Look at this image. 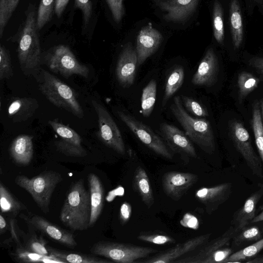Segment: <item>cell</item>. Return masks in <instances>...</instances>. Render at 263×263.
I'll return each mask as SVG.
<instances>
[{
    "label": "cell",
    "instance_id": "19",
    "mask_svg": "<svg viewBox=\"0 0 263 263\" xmlns=\"http://www.w3.org/2000/svg\"><path fill=\"white\" fill-rule=\"evenodd\" d=\"M26 221L37 230L61 245L71 248L77 245L72 233L52 223L42 216L34 215Z\"/></svg>",
    "mask_w": 263,
    "mask_h": 263
},
{
    "label": "cell",
    "instance_id": "23",
    "mask_svg": "<svg viewBox=\"0 0 263 263\" xmlns=\"http://www.w3.org/2000/svg\"><path fill=\"white\" fill-rule=\"evenodd\" d=\"M88 182L91 201V215L89 228L98 219L104 204V190L99 177L94 173L88 175Z\"/></svg>",
    "mask_w": 263,
    "mask_h": 263
},
{
    "label": "cell",
    "instance_id": "28",
    "mask_svg": "<svg viewBox=\"0 0 263 263\" xmlns=\"http://www.w3.org/2000/svg\"><path fill=\"white\" fill-rule=\"evenodd\" d=\"M50 255L62 260L64 262L70 263H108L110 260L103 259L94 255L85 254L70 253L47 246Z\"/></svg>",
    "mask_w": 263,
    "mask_h": 263
},
{
    "label": "cell",
    "instance_id": "22",
    "mask_svg": "<svg viewBox=\"0 0 263 263\" xmlns=\"http://www.w3.org/2000/svg\"><path fill=\"white\" fill-rule=\"evenodd\" d=\"M263 196V183L259 184L258 190L245 201L243 206L235 214L232 221L234 227L241 230L255 217L257 203Z\"/></svg>",
    "mask_w": 263,
    "mask_h": 263
},
{
    "label": "cell",
    "instance_id": "38",
    "mask_svg": "<svg viewBox=\"0 0 263 263\" xmlns=\"http://www.w3.org/2000/svg\"><path fill=\"white\" fill-rule=\"evenodd\" d=\"M20 0H0V37L16 10Z\"/></svg>",
    "mask_w": 263,
    "mask_h": 263
},
{
    "label": "cell",
    "instance_id": "31",
    "mask_svg": "<svg viewBox=\"0 0 263 263\" xmlns=\"http://www.w3.org/2000/svg\"><path fill=\"white\" fill-rule=\"evenodd\" d=\"M16 261L20 262H62V260L52 256H44L30 252L25 248L20 247L12 253Z\"/></svg>",
    "mask_w": 263,
    "mask_h": 263
},
{
    "label": "cell",
    "instance_id": "8",
    "mask_svg": "<svg viewBox=\"0 0 263 263\" xmlns=\"http://www.w3.org/2000/svg\"><path fill=\"white\" fill-rule=\"evenodd\" d=\"M118 115L122 122L144 145L165 159H173V155L164 141L148 126L123 111H118Z\"/></svg>",
    "mask_w": 263,
    "mask_h": 263
},
{
    "label": "cell",
    "instance_id": "15",
    "mask_svg": "<svg viewBox=\"0 0 263 263\" xmlns=\"http://www.w3.org/2000/svg\"><path fill=\"white\" fill-rule=\"evenodd\" d=\"M160 132L172 151L182 156L197 158L195 148L185 133L166 123L160 124Z\"/></svg>",
    "mask_w": 263,
    "mask_h": 263
},
{
    "label": "cell",
    "instance_id": "55",
    "mask_svg": "<svg viewBox=\"0 0 263 263\" xmlns=\"http://www.w3.org/2000/svg\"><path fill=\"white\" fill-rule=\"evenodd\" d=\"M255 3L259 5H263V0H253Z\"/></svg>",
    "mask_w": 263,
    "mask_h": 263
},
{
    "label": "cell",
    "instance_id": "18",
    "mask_svg": "<svg viewBox=\"0 0 263 263\" xmlns=\"http://www.w3.org/2000/svg\"><path fill=\"white\" fill-rule=\"evenodd\" d=\"M219 70L217 57L213 48H209L200 61L192 82L197 86H211L217 81Z\"/></svg>",
    "mask_w": 263,
    "mask_h": 263
},
{
    "label": "cell",
    "instance_id": "16",
    "mask_svg": "<svg viewBox=\"0 0 263 263\" xmlns=\"http://www.w3.org/2000/svg\"><path fill=\"white\" fill-rule=\"evenodd\" d=\"M232 184L223 183L212 187L199 189L195 193L196 198L205 206V211L211 214L230 197Z\"/></svg>",
    "mask_w": 263,
    "mask_h": 263
},
{
    "label": "cell",
    "instance_id": "1",
    "mask_svg": "<svg viewBox=\"0 0 263 263\" xmlns=\"http://www.w3.org/2000/svg\"><path fill=\"white\" fill-rule=\"evenodd\" d=\"M36 23V15L34 5L30 4L25 18L17 33V53L21 67L26 74L35 71L41 61V48Z\"/></svg>",
    "mask_w": 263,
    "mask_h": 263
},
{
    "label": "cell",
    "instance_id": "40",
    "mask_svg": "<svg viewBox=\"0 0 263 263\" xmlns=\"http://www.w3.org/2000/svg\"><path fill=\"white\" fill-rule=\"evenodd\" d=\"M13 74L9 51L3 45L0 46V79H9Z\"/></svg>",
    "mask_w": 263,
    "mask_h": 263
},
{
    "label": "cell",
    "instance_id": "46",
    "mask_svg": "<svg viewBox=\"0 0 263 263\" xmlns=\"http://www.w3.org/2000/svg\"><path fill=\"white\" fill-rule=\"evenodd\" d=\"M116 22L122 20L124 14L123 2L124 0H106Z\"/></svg>",
    "mask_w": 263,
    "mask_h": 263
},
{
    "label": "cell",
    "instance_id": "2",
    "mask_svg": "<svg viewBox=\"0 0 263 263\" xmlns=\"http://www.w3.org/2000/svg\"><path fill=\"white\" fill-rule=\"evenodd\" d=\"M91 215L90 193L84 187V180L76 181L69 189L60 214L62 222L74 231L89 228Z\"/></svg>",
    "mask_w": 263,
    "mask_h": 263
},
{
    "label": "cell",
    "instance_id": "37",
    "mask_svg": "<svg viewBox=\"0 0 263 263\" xmlns=\"http://www.w3.org/2000/svg\"><path fill=\"white\" fill-rule=\"evenodd\" d=\"M213 27L215 40L222 44L224 38L223 11L221 4L218 1H215L213 5Z\"/></svg>",
    "mask_w": 263,
    "mask_h": 263
},
{
    "label": "cell",
    "instance_id": "50",
    "mask_svg": "<svg viewBox=\"0 0 263 263\" xmlns=\"http://www.w3.org/2000/svg\"><path fill=\"white\" fill-rule=\"evenodd\" d=\"M69 0H56L55 6V14L60 17L66 9Z\"/></svg>",
    "mask_w": 263,
    "mask_h": 263
},
{
    "label": "cell",
    "instance_id": "42",
    "mask_svg": "<svg viewBox=\"0 0 263 263\" xmlns=\"http://www.w3.org/2000/svg\"><path fill=\"white\" fill-rule=\"evenodd\" d=\"M240 231L241 232L238 233L233 238L234 243L237 245L246 241L257 240L261 237L260 231L256 226L248 228L246 227Z\"/></svg>",
    "mask_w": 263,
    "mask_h": 263
},
{
    "label": "cell",
    "instance_id": "5",
    "mask_svg": "<svg viewBox=\"0 0 263 263\" xmlns=\"http://www.w3.org/2000/svg\"><path fill=\"white\" fill-rule=\"evenodd\" d=\"M62 180L63 177L59 173L47 171L31 178L25 175H18L15 177L14 182L28 192L40 209L46 214L49 211L52 194Z\"/></svg>",
    "mask_w": 263,
    "mask_h": 263
},
{
    "label": "cell",
    "instance_id": "47",
    "mask_svg": "<svg viewBox=\"0 0 263 263\" xmlns=\"http://www.w3.org/2000/svg\"><path fill=\"white\" fill-rule=\"evenodd\" d=\"M132 214V206L127 201L123 202L120 206L119 220L122 225L125 224L129 221Z\"/></svg>",
    "mask_w": 263,
    "mask_h": 263
},
{
    "label": "cell",
    "instance_id": "21",
    "mask_svg": "<svg viewBox=\"0 0 263 263\" xmlns=\"http://www.w3.org/2000/svg\"><path fill=\"white\" fill-rule=\"evenodd\" d=\"M162 40L161 33L150 24L140 30L137 37L136 49L138 65L143 64L156 51Z\"/></svg>",
    "mask_w": 263,
    "mask_h": 263
},
{
    "label": "cell",
    "instance_id": "10",
    "mask_svg": "<svg viewBox=\"0 0 263 263\" xmlns=\"http://www.w3.org/2000/svg\"><path fill=\"white\" fill-rule=\"evenodd\" d=\"M229 129L232 141L254 174L262 177L261 163L253 149L247 129L241 122L236 120L230 122Z\"/></svg>",
    "mask_w": 263,
    "mask_h": 263
},
{
    "label": "cell",
    "instance_id": "11",
    "mask_svg": "<svg viewBox=\"0 0 263 263\" xmlns=\"http://www.w3.org/2000/svg\"><path fill=\"white\" fill-rule=\"evenodd\" d=\"M48 123L60 137V139L54 142L58 152L71 157H83L87 155V152L81 144L82 138L76 132L57 120H49Z\"/></svg>",
    "mask_w": 263,
    "mask_h": 263
},
{
    "label": "cell",
    "instance_id": "33",
    "mask_svg": "<svg viewBox=\"0 0 263 263\" xmlns=\"http://www.w3.org/2000/svg\"><path fill=\"white\" fill-rule=\"evenodd\" d=\"M157 83L152 80L143 88L141 96V111L144 117L149 116L153 110L156 99Z\"/></svg>",
    "mask_w": 263,
    "mask_h": 263
},
{
    "label": "cell",
    "instance_id": "32",
    "mask_svg": "<svg viewBox=\"0 0 263 263\" xmlns=\"http://www.w3.org/2000/svg\"><path fill=\"white\" fill-rule=\"evenodd\" d=\"M251 125L254 134L256 147L263 163V124L259 102L253 106Z\"/></svg>",
    "mask_w": 263,
    "mask_h": 263
},
{
    "label": "cell",
    "instance_id": "24",
    "mask_svg": "<svg viewBox=\"0 0 263 263\" xmlns=\"http://www.w3.org/2000/svg\"><path fill=\"white\" fill-rule=\"evenodd\" d=\"M33 137L28 135H20L12 141L10 153L13 161L20 165H28L33 157Z\"/></svg>",
    "mask_w": 263,
    "mask_h": 263
},
{
    "label": "cell",
    "instance_id": "7",
    "mask_svg": "<svg viewBox=\"0 0 263 263\" xmlns=\"http://www.w3.org/2000/svg\"><path fill=\"white\" fill-rule=\"evenodd\" d=\"M46 64L52 72L65 78L77 74L87 78L89 70L87 66L80 63L74 54L67 46L60 45L47 54Z\"/></svg>",
    "mask_w": 263,
    "mask_h": 263
},
{
    "label": "cell",
    "instance_id": "35",
    "mask_svg": "<svg viewBox=\"0 0 263 263\" xmlns=\"http://www.w3.org/2000/svg\"><path fill=\"white\" fill-rule=\"evenodd\" d=\"M263 249V238L257 242L231 254L224 263L241 262L243 260L250 259L258 254Z\"/></svg>",
    "mask_w": 263,
    "mask_h": 263
},
{
    "label": "cell",
    "instance_id": "54",
    "mask_svg": "<svg viewBox=\"0 0 263 263\" xmlns=\"http://www.w3.org/2000/svg\"><path fill=\"white\" fill-rule=\"evenodd\" d=\"M259 104L260 108L261 114H262L261 118L262 119L263 121V100H260L259 102Z\"/></svg>",
    "mask_w": 263,
    "mask_h": 263
},
{
    "label": "cell",
    "instance_id": "43",
    "mask_svg": "<svg viewBox=\"0 0 263 263\" xmlns=\"http://www.w3.org/2000/svg\"><path fill=\"white\" fill-rule=\"evenodd\" d=\"M137 239L156 245H165L176 242V240L174 238L168 235L157 233H142L137 237Z\"/></svg>",
    "mask_w": 263,
    "mask_h": 263
},
{
    "label": "cell",
    "instance_id": "9",
    "mask_svg": "<svg viewBox=\"0 0 263 263\" xmlns=\"http://www.w3.org/2000/svg\"><path fill=\"white\" fill-rule=\"evenodd\" d=\"M92 106L98 119L99 138L106 146L118 153L125 154V144L121 133L112 117L100 103L92 100Z\"/></svg>",
    "mask_w": 263,
    "mask_h": 263
},
{
    "label": "cell",
    "instance_id": "27",
    "mask_svg": "<svg viewBox=\"0 0 263 263\" xmlns=\"http://www.w3.org/2000/svg\"><path fill=\"white\" fill-rule=\"evenodd\" d=\"M229 16L232 43L235 49L241 46L243 38L242 15L239 0H231Z\"/></svg>",
    "mask_w": 263,
    "mask_h": 263
},
{
    "label": "cell",
    "instance_id": "4",
    "mask_svg": "<svg viewBox=\"0 0 263 263\" xmlns=\"http://www.w3.org/2000/svg\"><path fill=\"white\" fill-rule=\"evenodd\" d=\"M39 76V89L52 104L79 118H83V109L71 87L44 69H41Z\"/></svg>",
    "mask_w": 263,
    "mask_h": 263
},
{
    "label": "cell",
    "instance_id": "39",
    "mask_svg": "<svg viewBox=\"0 0 263 263\" xmlns=\"http://www.w3.org/2000/svg\"><path fill=\"white\" fill-rule=\"evenodd\" d=\"M180 97L185 109L194 116L198 118H203L209 115L204 106L194 99L184 95Z\"/></svg>",
    "mask_w": 263,
    "mask_h": 263
},
{
    "label": "cell",
    "instance_id": "48",
    "mask_svg": "<svg viewBox=\"0 0 263 263\" xmlns=\"http://www.w3.org/2000/svg\"><path fill=\"white\" fill-rule=\"evenodd\" d=\"M180 224L185 228L197 230L199 226L198 219L190 213H186L180 221Z\"/></svg>",
    "mask_w": 263,
    "mask_h": 263
},
{
    "label": "cell",
    "instance_id": "25",
    "mask_svg": "<svg viewBox=\"0 0 263 263\" xmlns=\"http://www.w3.org/2000/svg\"><path fill=\"white\" fill-rule=\"evenodd\" d=\"M39 106L38 102L31 98H16L8 108V114L15 122L25 121L30 118Z\"/></svg>",
    "mask_w": 263,
    "mask_h": 263
},
{
    "label": "cell",
    "instance_id": "53",
    "mask_svg": "<svg viewBox=\"0 0 263 263\" xmlns=\"http://www.w3.org/2000/svg\"><path fill=\"white\" fill-rule=\"evenodd\" d=\"M247 263H263V256L256 257L253 259L246 261Z\"/></svg>",
    "mask_w": 263,
    "mask_h": 263
},
{
    "label": "cell",
    "instance_id": "44",
    "mask_svg": "<svg viewBox=\"0 0 263 263\" xmlns=\"http://www.w3.org/2000/svg\"><path fill=\"white\" fill-rule=\"evenodd\" d=\"M75 8L80 10L82 14L83 26L88 25L92 14V4L91 0H75Z\"/></svg>",
    "mask_w": 263,
    "mask_h": 263
},
{
    "label": "cell",
    "instance_id": "36",
    "mask_svg": "<svg viewBox=\"0 0 263 263\" xmlns=\"http://www.w3.org/2000/svg\"><path fill=\"white\" fill-rule=\"evenodd\" d=\"M56 0H41L36 13V23L39 30L50 22L55 13Z\"/></svg>",
    "mask_w": 263,
    "mask_h": 263
},
{
    "label": "cell",
    "instance_id": "29",
    "mask_svg": "<svg viewBox=\"0 0 263 263\" xmlns=\"http://www.w3.org/2000/svg\"><path fill=\"white\" fill-rule=\"evenodd\" d=\"M0 205L2 213H10L14 215L25 208L2 182H0Z\"/></svg>",
    "mask_w": 263,
    "mask_h": 263
},
{
    "label": "cell",
    "instance_id": "45",
    "mask_svg": "<svg viewBox=\"0 0 263 263\" xmlns=\"http://www.w3.org/2000/svg\"><path fill=\"white\" fill-rule=\"evenodd\" d=\"M232 253V250L229 247L222 248L204 259L202 263H224Z\"/></svg>",
    "mask_w": 263,
    "mask_h": 263
},
{
    "label": "cell",
    "instance_id": "41",
    "mask_svg": "<svg viewBox=\"0 0 263 263\" xmlns=\"http://www.w3.org/2000/svg\"><path fill=\"white\" fill-rule=\"evenodd\" d=\"M47 241L42 236L32 235L26 243L24 248L27 250L44 256H51L47 249Z\"/></svg>",
    "mask_w": 263,
    "mask_h": 263
},
{
    "label": "cell",
    "instance_id": "6",
    "mask_svg": "<svg viewBox=\"0 0 263 263\" xmlns=\"http://www.w3.org/2000/svg\"><path fill=\"white\" fill-rule=\"evenodd\" d=\"M91 253L118 263H133L159 250L147 247L108 241H100L90 249Z\"/></svg>",
    "mask_w": 263,
    "mask_h": 263
},
{
    "label": "cell",
    "instance_id": "49",
    "mask_svg": "<svg viewBox=\"0 0 263 263\" xmlns=\"http://www.w3.org/2000/svg\"><path fill=\"white\" fill-rule=\"evenodd\" d=\"M249 64L263 77V58H253L249 61Z\"/></svg>",
    "mask_w": 263,
    "mask_h": 263
},
{
    "label": "cell",
    "instance_id": "3",
    "mask_svg": "<svg viewBox=\"0 0 263 263\" xmlns=\"http://www.w3.org/2000/svg\"><path fill=\"white\" fill-rule=\"evenodd\" d=\"M170 108L189 138L205 153H213L215 149V139L209 121L192 117L184 108L180 96L174 98Z\"/></svg>",
    "mask_w": 263,
    "mask_h": 263
},
{
    "label": "cell",
    "instance_id": "30",
    "mask_svg": "<svg viewBox=\"0 0 263 263\" xmlns=\"http://www.w3.org/2000/svg\"><path fill=\"white\" fill-rule=\"evenodd\" d=\"M184 77V69L180 66L175 67L169 73L165 82L163 102L167 101L180 88Z\"/></svg>",
    "mask_w": 263,
    "mask_h": 263
},
{
    "label": "cell",
    "instance_id": "34",
    "mask_svg": "<svg viewBox=\"0 0 263 263\" xmlns=\"http://www.w3.org/2000/svg\"><path fill=\"white\" fill-rule=\"evenodd\" d=\"M260 80L251 73L242 71L238 76L239 98L242 100L258 86Z\"/></svg>",
    "mask_w": 263,
    "mask_h": 263
},
{
    "label": "cell",
    "instance_id": "17",
    "mask_svg": "<svg viewBox=\"0 0 263 263\" xmlns=\"http://www.w3.org/2000/svg\"><path fill=\"white\" fill-rule=\"evenodd\" d=\"M138 58L136 50L128 43L119 55L116 68L118 81L123 87L133 85L136 75Z\"/></svg>",
    "mask_w": 263,
    "mask_h": 263
},
{
    "label": "cell",
    "instance_id": "12",
    "mask_svg": "<svg viewBox=\"0 0 263 263\" xmlns=\"http://www.w3.org/2000/svg\"><path fill=\"white\" fill-rule=\"evenodd\" d=\"M198 176L191 173L171 171L163 177L162 186L166 195L175 201L180 200L197 182Z\"/></svg>",
    "mask_w": 263,
    "mask_h": 263
},
{
    "label": "cell",
    "instance_id": "26",
    "mask_svg": "<svg viewBox=\"0 0 263 263\" xmlns=\"http://www.w3.org/2000/svg\"><path fill=\"white\" fill-rule=\"evenodd\" d=\"M133 186L146 206L151 208L155 202L153 193L148 175L141 166H138L134 172Z\"/></svg>",
    "mask_w": 263,
    "mask_h": 263
},
{
    "label": "cell",
    "instance_id": "14",
    "mask_svg": "<svg viewBox=\"0 0 263 263\" xmlns=\"http://www.w3.org/2000/svg\"><path fill=\"white\" fill-rule=\"evenodd\" d=\"M211 233L202 234L179 243L149 258L138 261L145 263H173L174 261L187 254L203 245L209 239Z\"/></svg>",
    "mask_w": 263,
    "mask_h": 263
},
{
    "label": "cell",
    "instance_id": "52",
    "mask_svg": "<svg viewBox=\"0 0 263 263\" xmlns=\"http://www.w3.org/2000/svg\"><path fill=\"white\" fill-rule=\"evenodd\" d=\"M263 221V210L262 212L256 216H255L254 218L251 221V223L258 222Z\"/></svg>",
    "mask_w": 263,
    "mask_h": 263
},
{
    "label": "cell",
    "instance_id": "13",
    "mask_svg": "<svg viewBox=\"0 0 263 263\" xmlns=\"http://www.w3.org/2000/svg\"><path fill=\"white\" fill-rule=\"evenodd\" d=\"M234 226L230 227L223 234L187 255L177 259L173 263H202L217 250L229 247L231 240L240 231Z\"/></svg>",
    "mask_w": 263,
    "mask_h": 263
},
{
    "label": "cell",
    "instance_id": "20",
    "mask_svg": "<svg viewBox=\"0 0 263 263\" xmlns=\"http://www.w3.org/2000/svg\"><path fill=\"white\" fill-rule=\"evenodd\" d=\"M165 14L167 21L181 22L185 21L195 11L199 0H154Z\"/></svg>",
    "mask_w": 263,
    "mask_h": 263
},
{
    "label": "cell",
    "instance_id": "51",
    "mask_svg": "<svg viewBox=\"0 0 263 263\" xmlns=\"http://www.w3.org/2000/svg\"><path fill=\"white\" fill-rule=\"evenodd\" d=\"M7 228V224L5 218L1 214L0 215V234H2L6 232Z\"/></svg>",
    "mask_w": 263,
    "mask_h": 263
}]
</instances>
